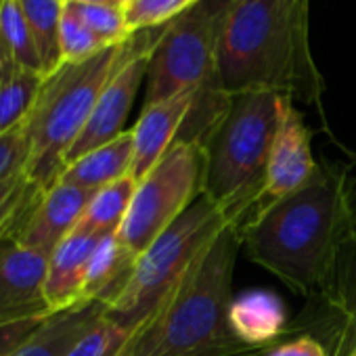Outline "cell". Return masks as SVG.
I'll return each instance as SVG.
<instances>
[{
  "label": "cell",
  "mask_w": 356,
  "mask_h": 356,
  "mask_svg": "<svg viewBox=\"0 0 356 356\" xmlns=\"http://www.w3.org/2000/svg\"><path fill=\"white\" fill-rule=\"evenodd\" d=\"M227 227L222 212L202 193L136 258L128 283L107 306V312L140 323L202 250Z\"/></svg>",
  "instance_id": "8992f818"
},
{
  "label": "cell",
  "mask_w": 356,
  "mask_h": 356,
  "mask_svg": "<svg viewBox=\"0 0 356 356\" xmlns=\"http://www.w3.org/2000/svg\"><path fill=\"white\" fill-rule=\"evenodd\" d=\"M350 210H352V239L356 241V176L350 178Z\"/></svg>",
  "instance_id": "d6a6232c"
},
{
  "label": "cell",
  "mask_w": 356,
  "mask_h": 356,
  "mask_svg": "<svg viewBox=\"0 0 356 356\" xmlns=\"http://www.w3.org/2000/svg\"><path fill=\"white\" fill-rule=\"evenodd\" d=\"M0 34H3L15 63L19 67L38 72L44 76L42 57L36 44V38L28 26V19L24 17L17 0H5L3 9H0Z\"/></svg>",
  "instance_id": "603a6c76"
},
{
  "label": "cell",
  "mask_w": 356,
  "mask_h": 356,
  "mask_svg": "<svg viewBox=\"0 0 356 356\" xmlns=\"http://www.w3.org/2000/svg\"><path fill=\"white\" fill-rule=\"evenodd\" d=\"M134 264L136 258L122 245L118 231L107 233L90 258L82 291L84 302H103L109 306L128 283Z\"/></svg>",
  "instance_id": "d6986e66"
},
{
  "label": "cell",
  "mask_w": 356,
  "mask_h": 356,
  "mask_svg": "<svg viewBox=\"0 0 356 356\" xmlns=\"http://www.w3.org/2000/svg\"><path fill=\"white\" fill-rule=\"evenodd\" d=\"M229 325L235 337L256 350H266L287 331V310L273 291H243L233 296L229 306Z\"/></svg>",
  "instance_id": "2e32d148"
},
{
  "label": "cell",
  "mask_w": 356,
  "mask_h": 356,
  "mask_svg": "<svg viewBox=\"0 0 356 356\" xmlns=\"http://www.w3.org/2000/svg\"><path fill=\"white\" fill-rule=\"evenodd\" d=\"M136 327L138 323L124 321L107 312L70 348L65 356H115Z\"/></svg>",
  "instance_id": "cb8c5ba5"
},
{
  "label": "cell",
  "mask_w": 356,
  "mask_h": 356,
  "mask_svg": "<svg viewBox=\"0 0 356 356\" xmlns=\"http://www.w3.org/2000/svg\"><path fill=\"white\" fill-rule=\"evenodd\" d=\"M47 268L49 256L22 243L15 231L0 237V325L51 316Z\"/></svg>",
  "instance_id": "8fae6325"
},
{
  "label": "cell",
  "mask_w": 356,
  "mask_h": 356,
  "mask_svg": "<svg viewBox=\"0 0 356 356\" xmlns=\"http://www.w3.org/2000/svg\"><path fill=\"white\" fill-rule=\"evenodd\" d=\"M65 3H74V5H105V3H115V0H65Z\"/></svg>",
  "instance_id": "836d02e7"
},
{
  "label": "cell",
  "mask_w": 356,
  "mask_h": 356,
  "mask_svg": "<svg viewBox=\"0 0 356 356\" xmlns=\"http://www.w3.org/2000/svg\"><path fill=\"white\" fill-rule=\"evenodd\" d=\"M105 314L107 306L103 302H84L70 310L51 314L7 356H65L70 348Z\"/></svg>",
  "instance_id": "e0dca14e"
},
{
  "label": "cell",
  "mask_w": 356,
  "mask_h": 356,
  "mask_svg": "<svg viewBox=\"0 0 356 356\" xmlns=\"http://www.w3.org/2000/svg\"><path fill=\"white\" fill-rule=\"evenodd\" d=\"M30 161V140L26 122L5 134H0V183L26 172Z\"/></svg>",
  "instance_id": "f1b7e54d"
},
{
  "label": "cell",
  "mask_w": 356,
  "mask_h": 356,
  "mask_svg": "<svg viewBox=\"0 0 356 356\" xmlns=\"http://www.w3.org/2000/svg\"><path fill=\"white\" fill-rule=\"evenodd\" d=\"M132 155H134L132 132L126 130L111 143L97 147L90 153L67 163L59 176V181L86 191H99L120 181L122 176L130 174Z\"/></svg>",
  "instance_id": "ac0fdd59"
},
{
  "label": "cell",
  "mask_w": 356,
  "mask_h": 356,
  "mask_svg": "<svg viewBox=\"0 0 356 356\" xmlns=\"http://www.w3.org/2000/svg\"><path fill=\"white\" fill-rule=\"evenodd\" d=\"M107 233L90 231L78 225L49 256L44 298L51 314L84 304V279L90 258Z\"/></svg>",
  "instance_id": "9a60e30c"
},
{
  "label": "cell",
  "mask_w": 356,
  "mask_h": 356,
  "mask_svg": "<svg viewBox=\"0 0 356 356\" xmlns=\"http://www.w3.org/2000/svg\"><path fill=\"white\" fill-rule=\"evenodd\" d=\"M264 356H329V352L316 337L304 333L291 341H285L273 350H266Z\"/></svg>",
  "instance_id": "4dcf8cb0"
},
{
  "label": "cell",
  "mask_w": 356,
  "mask_h": 356,
  "mask_svg": "<svg viewBox=\"0 0 356 356\" xmlns=\"http://www.w3.org/2000/svg\"><path fill=\"white\" fill-rule=\"evenodd\" d=\"M95 193L97 191H86L57 181L36 197L24 222L15 231L17 239L28 248L51 256L55 248L80 225Z\"/></svg>",
  "instance_id": "4fadbf2b"
},
{
  "label": "cell",
  "mask_w": 356,
  "mask_h": 356,
  "mask_svg": "<svg viewBox=\"0 0 356 356\" xmlns=\"http://www.w3.org/2000/svg\"><path fill=\"white\" fill-rule=\"evenodd\" d=\"M281 97L273 90L231 95L204 143V195L237 231L252 218L266 185Z\"/></svg>",
  "instance_id": "277c9868"
},
{
  "label": "cell",
  "mask_w": 356,
  "mask_h": 356,
  "mask_svg": "<svg viewBox=\"0 0 356 356\" xmlns=\"http://www.w3.org/2000/svg\"><path fill=\"white\" fill-rule=\"evenodd\" d=\"M197 3L200 0H132L128 7H124L128 30L136 34L168 26Z\"/></svg>",
  "instance_id": "4316f807"
},
{
  "label": "cell",
  "mask_w": 356,
  "mask_h": 356,
  "mask_svg": "<svg viewBox=\"0 0 356 356\" xmlns=\"http://www.w3.org/2000/svg\"><path fill=\"white\" fill-rule=\"evenodd\" d=\"M233 3L235 0H200L163 28L149 59L143 107L187 90L218 86V47Z\"/></svg>",
  "instance_id": "52a82bcc"
},
{
  "label": "cell",
  "mask_w": 356,
  "mask_h": 356,
  "mask_svg": "<svg viewBox=\"0 0 356 356\" xmlns=\"http://www.w3.org/2000/svg\"><path fill=\"white\" fill-rule=\"evenodd\" d=\"M44 76L26 67H15L0 86V134L22 126L38 97Z\"/></svg>",
  "instance_id": "7402d4cb"
},
{
  "label": "cell",
  "mask_w": 356,
  "mask_h": 356,
  "mask_svg": "<svg viewBox=\"0 0 356 356\" xmlns=\"http://www.w3.org/2000/svg\"><path fill=\"white\" fill-rule=\"evenodd\" d=\"M115 3H118L120 7H128V5L132 3V0H115Z\"/></svg>",
  "instance_id": "e575fe53"
},
{
  "label": "cell",
  "mask_w": 356,
  "mask_h": 356,
  "mask_svg": "<svg viewBox=\"0 0 356 356\" xmlns=\"http://www.w3.org/2000/svg\"><path fill=\"white\" fill-rule=\"evenodd\" d=\"M352 356H356V352H354V354H352Z\"/></svg>",
  "instance_id": "f35d334b"
},
{
  "label": "cell",
  "mask_w": 356,
  "mask_h": 356,
  "mask_svg": "<svg viewBox=\"0 0 356 356\" xmlns=\"http://www.w3.org/2000/svg\"><path fill=\"white\" fill-rule=\"evenodd\" d=\"M350 231V174L341 165L316 163L302 189L264 208L237 233L252 262L312 300Z\"/></svg>",
  "instance_id": "6da1fadb"
},
{
  "label": "cell",
  "mask_w": 356,
  "mask_h": 356,
  "mask_svg": "<svg viewBox=\"0 0 356 356\" xmlns=\"http://www.w3.org/2000/svg\"><path fill=\"white\" fill-rule=\"evenodd\" d=\"M3 5H5V0H0V9H3Z\"/></svg>",
  "instance_id": "74e56055"
},
{
  "label": "cell",
  "mask_w": 356,
  "mask_h": 356,
  "mask_svg": "<svg viewBox=\"0 0 356 356\" xmlns=\"http://www.w3.org/2000/svg\"><path fill=\"white\" fill-rule=\"evenodd\" d=\"M200 90H187L172 99L143 107L138 122L130 130L132 143H134L130 174L136 181H140V178L163 157V153L172 147V143L181 136L195 107Z\"/></svg>",
  "instance_id": "5bb4252c"
},
{
  "label": "cell",
  "mask_w": 356,
  "mask_h": 356,
  "mask_svg": "<svg viewBox=\"0 0 356 356\" xmlns=\"http://www.w3.org/2000/svg\"><path fill=\"white\" fill-rule=\"evenodd\" d=\"M47 318H26V321H17V323L0 325V356H7L11 350H15L19 343H24Z\"/></svg>",
  "instance_id": "f546056e"
},
{
  "label": "cell",
  "mask_w": 356,
  "mask_h": 356,
  "mask_svg": "<svg viewBox=\"0 0 356 356\" xmlns=\"http://www.w3.org/2000/svg\"><path fill=\"white\" fill-rule=\"evenodd\" d=\"M266 350H258V352H252V354H243V356H262Z\"/></svg>",
  "instance_id": "d590c367"
},
{
  "label": "cell",
  "mask_w": 356,
  "mask_h": 356,
  "mask_svg": "<svg viewBox=\"0 0 356 356\" xmlns=\"http://www.w3.org/2000/svg\"><path fill=\"white\" fill-rule=\"evenodd\" d=\"M216 78L227 95L273 90L316 103L323 78L308 40V0H235L220 36Z\"/></svg>",
  "instance_id": "3957f363"
},
{
  "label": "cell",
  "mask_w": 356,
  "mask_h": 356,
  "mask_svg": "<svg viewBox=\"0 0 356 356\" xmlns=\"http://www.w3.org/2000/svg\"><path fill=\"white\" fill-rule=\"evenodd\" d=\"M136 183L138 181L132 174H126L120 181L99 189L92 195L80 225L97 233H115L126 218L132 195L136 191Z\"/></svg>",
  "instance_id": "44dd1931"
},
{
  "label": "cell",
  "mask_w": 356,
  "mask_h": 356,
  "mask_svg": "<svg viewBox=\"0 0 356 356\" xmlns=\"http://www.w3.org/2000/svg\"><path fill=\"white\" fill-rule=\"evenodd\" d=\"M352 163L356 165V153H352Z\"/></svg>",
  "instance_id": "8d00e7d4"
},
{
  "label": "cell",
  "mask_w": 356,
  "mask_h": 356,
  "mask_svg": "<svg viewBox=\"0 0 356 356\" xmlns=\"http://www.w3.org/2000/svg\"><path fill=\"white\" fill-rule=\"evenodd\" d=\"M314 170H316V161L310 149V130L306 128L304 118L296 107L293 99L283 95L281 109H279V126L270 149L266 185L256 204L252 218L258 216L270 204L279 202L281 197L302 189L310 181Z\"/></svg>",
  "instance_id": "7c38bea8"
},
{
  "label": "cell",
  "mask_w": 356,
  "mask_h": 356,
  "mask_svg": "<svg viewBox=\"0 0 356 356\" xmlns=\"http://www.w3.org/2000/svg\"><path fill=\"white\" fill-rule=\"evenodd\" d=\"M40 193L42 191L30 181L26 172L0 183V237L19 229Z\"/></svg>",
  "instance_id": "d4e9b609"
},
{
  "label": "cell",
  "mask_w": 356,
  "mask_h": 356,
  "mask_svg": "<svg viewBox=\"0 0 356 356\" xmlns=\"http://www.w3.org/2000/svg\"><path fill=\"white\" fill-rule=\"evenodd\" d=\"M310 302L314 314L306 323L321 333L329 356H352L356 352V241L352 231L339 248L321 293Z\"/></svg>",
  "instance_id": "30bf717a"
},
{
  "label": "cell",
  "mask_w": 356,
  "mask_h": 356,
  "mask_svg": "<svg viewBox=\"0 0 356 356\" xmlns=\"http://www.w3.org/2000/svg\"><path fill=\"white\" fill-rule=\"evenodd\" d=\"M241 250L237 229H222L138 323L115 356H243L229 325L233 275Z\"/></svg>",
  "instance_id": "7a4b0ae2"
},
{
  "label": "cell",
  "mask_w": 356,
  "mask_h": 356,
  "mask_svg": "<svg viewBox=\"0 0 356 356\" xmlns=\"http://www.w3.org/2000/svg\"><path fill=\"white\" fill-rule=\"evenodd\" d=\"M206 147L178 138L136 183L130 208L118 229L122 245L138 258L202 193Z\"/></svg>",
  "instance_id": "ba28073f"
},
{
  "label": "cell",
  "mask_w": 356,
  "mask_h": 356,
  "mask_svg": "<svg viewBox=\"0 0 356 356\" xmlns=\"http://www.w3.org/2000/svg\"><path fill=\"white\" fill-rule=\"evenodd\" d=\"M136 47V34L78 61L61 63L44 76L26 120L30 161L26 174L40 189H51L65 168L67 153L84 130L101 92Z\"/></svg>",
  "instance_id": "5b68a950"
},
{
  "label": "cell",
  "mask_w": 356,
  "mask_h": 356,
  "mask_svg": "<svg viewBox=\"0 0 356 356\" xmlns=\"http://www.w3.org/2000/svg\"><path fill=\"white\" fill-rule=\"evenodd\" d=\"M107 49L105 42H101L86 26L84 22L65 5L61 28H59V51L63 63H78L84 61L97 53Z\"/></svg>",
  "instance_id": "83f0119b"
},
{
  "label": "cell",
  "mask_w": 356,
  "mask_h": 356,
  "mask_svg": "<svg viewBox=\"0 0 356 356\" xmlns=\"http://www.w3.org/2000/svg\"><path fill=\"white\" fill-rule=\"evenodd\" d=\"M15 67H17V63H15L11 51H9V47H7L3 34H0V86L5 84V80L13 74Z\"/></svg>",
  "instance_id": "1f68e13d"
},
{
  "label": "cell",
  "mask_w": 356,
  "mask_h": 356,
  "mask_svg": "<svg viewBox=\"0 0 356 356\" xmlns=\"http://www.w3.org/2000/svg\"><path fill=\"white\" fill-rule=\"evenodd\" d=\"M163 28L155 30H145L136 32V47L130 53V57L124 61V65L113 74L105 90L101 92L84 130L72 145L65 165L72 163L74 159L90 153L97 147H103L118 138L124 130V124L128 120V113L134 105L136 92L143 82H147V70H149V59L163 34Z\"/></svg>",
  "instance_id": "9c48e42d"
},
{
  "label": "cell",
  "mask_w": 356,
  "mask_h": 356,
  "mask_svg": "<svg viewBox=\"0 0 356 356\" xmlns=\"http://www.w3.org/2000/svg\"><path fill=\"white\" fill-rule=\"evenodd\" d=\"M17 5L36 38L44 76H49L63 63L59 51V28L65 0H17Z\"/></svg>",
  "instance_id": "ffe728a7"
},
{
  "label": "cell",
  "mask_w": 356,
  "mask_h": 356,
  "mask_svg": "<svg viewBox=\"0 0 356 356\" xmlns=\"http://www.w3.org/2000/svg\"><path fill=\"white\" fill-rule=\"evenodd\" d=\"M82 22L84 26L107 47L120 44L132 36L126 24V11L124 7L115 3H105V5H74L65 3Z\"/></svg>",
  "instance_id": "484cf974"
}]
</instances>
